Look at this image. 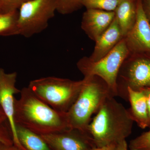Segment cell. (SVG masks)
Here are the masks:
<instances>
[{
    "instance_id": "10",
    "label": "cell",
    "mask_w": 150,
    "mask_h": 150,
    "mask_svg": "<svg viewBox=\"0 0 150 150\" xmlns=\"http://www.w3.org/2000/svg\"><path fill=\"white\" fill-rule=\"evenodd\" d=\"M40 136L52 150H93L97 148L88 134L78 129H69Z\"/></svg>"
},
{
    "instance_id": "18",
    "label": "cell",
    "mask_w": 150,
    "mask_h": 150,
    "mask_svg": "<svg viewBox=\"0 0 150 150\" xmlns=\"http://www.w3.org/2000/svg\"><path fill=\"white\" fill-rule=\"evenodd\" d=\"M83 0H57V11L63 15L69 14L83 7Z\"/></svg>"
},
{
    "instance_id": "2",
    "label": "cell",
    "mask_w": 150,
    "mask_h": 150,
    "mask_svg": "<svg viewBox=\"0 0 150 150\" xmlns=\"http://www.w3.org/2000/svg\"><path fill=\"white\" fill-rule=\"evenodd\" d=\"M134 122L128 109L111 96L91 120L87 132L97 148H112L131 135Z\"/></svg>"
},
{
    "instance_id": "9",
    "label": "cell",
    "mask_w": 150,
    "mask_h": 150,
    "mask_svg": "<svg viewBox=\"0 0 150 150\" xmlns=\"http://www.w3.org/2000/svg\"><path fill=\"white\" fill-rule=\"evenodd\" d=\"M123 38L129 55L150 57V23L142 8L141 0H138L137 2L135 25Z\"/></svg>"
},
{
    "instance_id": "13",
    "label": "cell",
    "mask_w": 150,
    "mask_h": 150,
    "mask_svg": "<svg viewBox=\"0 0 150 150\" xmlns=\"http://www.w3.org/2000/svg\"><path fill=\"white\" fill-rule=\"evenodd\" d=\"M128 101L131 108L128 109L134 122L142 129L149 127V114L146 98L142 90H134L128 88Z\"/></svg>"
},
{
    "instance_id": "16",
    "label": "cell",
    "mask_w": 150,
    "mask_h": 150,
    "mask_svg": "<svg viewBox=\"0 0 150 150\" xmlns=\"http://www.w3.org/2000/svg\"><path fill=\"white\" fill-rule=\"evenodd\" d=\"M18 11L7 13H0V36L18 35Z\"/></svg>"
},
{
    "instance_id": "21",
    "label": "cell",
    "mask_w": 150,
    "mask_h": 150,
    "mask_svg": "<svg viewBox=\"0 0 150 150\" xmlns=\"http://www.w3.org/2000/svg\"><path fill=\"white\" fill-rule=\"evenodd\" d=\"M0 143L11 145L14 144L11 132L8 122H0Z\"/></svg>"
},
{
    "instance_id": "15",
    "label": "cell",
    "mask_w": 150,
    "mask_h": 150,
    "mask_svg": "<svg viewBox=\"0 0 150 150\" xmlns=\"http://www.w3.org/2000/svg\"><path fill=\"white\" fill-rule=\"evenodd\" d=\"M18 139L24 150H52L39 134L16 124Z\"/></svg>"
},
{
    "instance_id": "1",
    "label": "cell",
    "mask_w": 150,
    "mask_h": 150,
    "mask_svg": "<svg viewBox=\"0 0 150 150\" xmlns=\"http://www.w3.org/2000/svg\"><path fill=\"white\" fill-rule=\"evenodd\" d=\"M15 99L14 118L18 124L40 135L60 132L69 128L67 112H59L39 99L28 87Z\"/></svg>"
},
{
    "instance_id": "24",
    "label": "cell",
    "mask_w": 150,
    "mask_h": 150,
    "mask_svg": "<svg viewBox=\"0 0 150 150\" xmlns=\"http://www.w3.org/2000/svg\"><path fill=\"white\" fill-rule=\"evenodd\" d=\"M111 150H129L126 140H123L118 143L111 148Z\"/></svg>"
},
{
    "instance_id": "19",
    "label": "cell",
    "mask_w": 150,
    "mask_h": 150,
    "mask_svg": "<svg viewBox=\"0 0 150 150\" xmlns=\"http://www.w3.org/2000/svg\"><path fill=\"white\" fill-rule=\"evenodd\" d=\"M129 147L130 150H150V129L131 140Z\"/></svg>"
},
{
    "instance_id": "17",
    "label": "cell",
    "mask_w": 150,
    "mask_h": 150,
    "mask_svg": "<svg viewBox=\"0 0 150 150\" xmlns=\"http://www.w3.org/2000/svg\"><path fill=\"white\" fill-rule=\"evenodd\" d=\"M121 0H83L82 4L86 9L114 11Z\"/></svg>"
},
{
    "instance_id": "5",
    "label": "cell",
    "mask_w": 150,
    "mask_h": 150,
    "mask_svg": "<svg viewBox=\"0 0 150 150\" xmlns=\"http://www.w3.org/2000/svg\"><path fill=\"white\" fill-rule=\"evenodd\" d=\"M129 52L124 38L109 54L96 62L84 56L77 63L78 69L84 78L97 76L107 84L115 96H118L117 80L119 70Z\"/></svg>"
},
{
    "instance_id": "27",
    "label": "cell",
    "mask_w": 150,
    "mask_h": 150,
    "mask_svg": "<svg viewBox=\"0 0 150 150\" xmlns=\"http://www.w3.org/2000/svg\"><path fill=\"white\" fill-rule=\"evenodd\" d=\"M93 150H111V148L108 147H104L96 148Z\"/></svg>"
},
{
    "instance_id": "11",
    "label": "cell",
    "mask_w": 150,
    "mask_h": 150,
    "mask_svg": "<svg viewBox=\"0 0 150 150\" xmlns=\"http://www.w3.org/2000/svg\"><path fill=\"white\" fill-rule=\"evenodd\" d=\"M114 17V11L86 9L83 15L81 27L91 39L95 41L109 27Z\"/></svg>"
},
{
    "instance_id": "25",
    "label": "cell",
    "mask_w": 150,
    "mask_h": 150,
    "mask_svg": "<svg viewBox=\"0 0 150 150\" xmlns=\"http://www.w3.org/2000/svg\"><path fill=\"white\" fill-rule=\"evenodd\" d=\"M0 150H23L15 145H8L0 143Z\"/></svg>"
},
{
    "instance_id": "3",
    "label": "cell",
    "mask_w": 150,
    "mask_h": 150,
    "mask_svg": "<svg viewBox=\"0 0 150 150\" xmlns=\"http://www.w3.org/2000/svg\"><path fill=\"white\" fill-rule=\"evenodd\" d=\"M84 79L81 90L67 115L70 129L87 133L92 115L96 114L108 98L115 96L107 84L99 77L94 76Z\"/></svg>"
},
{
    "instance_id": "26",
    "label": "cell",
    "mask_w": 150,
    "mask_h": 150,
    "mask_svg": "<svg viewBox=\"0 0 150 150\" xmlns=\"http://www.w3.org/2000/svg\"><path fill=\"white\" fill-rule=\"evenodd\" d=\"M7 121V118L4 112L0 108V122H4Z\"/></svg>"
},
{
    "instance_id": "4",
    "label": "cell",
    "mask_w": 150,
    "mask_h": 150,
    "mask_svg": "<svg viewBox=\"0 0 150 150\" xmlns=\"http://www.w3.org/2000/svg\"><path fill=\"white\" fill-rule=\"evenodd\" d=\"M84 79H69L49 76L30 81L28 87L43 102L54 110L67 112L74 103L81 90Z\"/></svg>"
},
{
    "instance_id": "8",
    "label": "cell",
    "mask_w": 150,
    "mask_h": 150,
    "mask_svg": "<svg viewBox=\"0 0 150 150\" xmlns=\"http://www.w3.org/2000/svg\"><path fill=\"white\" fill-rule=\"evenodd\" d=\"M17 78V73L16 72L6 73L4 69L0 68V108L7 118L14 144L24 150L18 139L14 118V95L21 92V90L16 87Z\"/></svg>"
},
{
    "instance_id": "20",
    "label": "cell",
    "mask_w": 150,
    "mask_h": 150,
    "mask_svg": "<svg viewBox=\"0 0 150 150\" xmlns=\"http://www.w3.org/2000/svg\"><path fill=\"white\" fill-rule=\"evenodd\" d=\"M30 0H0V13H7L19 9L25 3Z\"/></svg>"
},
{
    "instance_id": "7",
    "label": "cell",
    "mask_w": 150,
    "mask_h": 150,
    "mask_svg": "<svg viewBox=\"0 0 150 150\" xmlns=\"http://www.w3.org/2000/svg\"><path fill=\"white\" fill-rule=\"evenodd\" d=\"M146 87H150V57L129 55L118 73V96L128 101V88L138 91Z\"/></svg>"
},
{
    "instance_id": "23",
    "label": "cell",
    "mask_w": 150,
    "mask_h": 150,
    "mask_svg": "<svg viewBox=\"0 0 150 150\" xmlns=\"http://www.w3.org/2000/svg\"><path fill=\"white\" fill-rule=\"evenodd\" d=\"M144 92L146 98L148 114H149V127L150 128V87L144 88L139 90Z\"/></svg>"
},
{
    "instance_id": "6",
    "label": "cell",
    "mask_w": 150,
    "mask_h": 150,
    "mask_svg": "<svg viewBox=\"0 0 150 150\" xmlns=\"http://www.w3.org/2000/svg\"><path fill=\"white\" fill-rule=\"evenodd\" d=\"M56 11L57 0H30L25 3L19 9V35L28 38L42 32Z\"/></svg>"
},
{
    "instance_id": "14",
    "label": "cell",
    "mask_w": 150,
    "mask_h": 150,
    "mask_svg": "<svg viewBox=\"0 0 150 150\" xmlns=\"http://www.w3.org/2000/svg\"><path fill=\"white\" fill-rule=\"evenodd\" d=\"M138 0H121L114 11V18L123 38L133 28L137 18Z\"/></svg>"
},
{
    "instance_id": "12",
    "label": "cell",
    "mask_w": 150,
    "mask_h": 150,
    "mask_svg": "<svg viewBox=\"0 0 150 150\" xmlns=\"http://www.w3.org/2000/svg\"><path fill=\"white\" fill-rule=\"evenodd\" d=\"M123 38L121 29L114 18L109 27L95 41L93 52L88 58L93 62L100 60L109 54Z\"/></svg>"
},
{
    "instance_id": "22",
    "label": "cell",
    "mask_w": 150,
    "mask_h": 150,
    "mask_svg": "<svg viewBox=\"0 0 150 150\" xmlns=\"http://www.w3.org/2000/svg\"><path fill=\"white\" fill-rule=\"evenodd\" d=\"M142 8L150 23V0H141Z\"/></svg>"
}]
</instances>
